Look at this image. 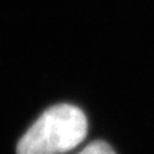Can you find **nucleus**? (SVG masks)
Segmentation results:
<instances>
[{
    "mask_svg": "<svg viewBox=\"0 0 154 154\" xmlns=\"http://www.w3.org/2000/svg\"><path fill=\"white\" fill-rule=\"evenodd\" d=\"M79 154H115V152L112 150V147L108 143H106L103 141H97V142L89 143Z\"/></svg>",
    "mask_w": 154,
    "mask_h": 154,
    "instance_id": "obj_2",
    "label": "nucleus"
},
{
    "mask_svg": "<svg viewBox=\"0 0 154 154\" xmlns=\"http://www.w3.org/2000/svg\"><path fill=\"white\" fill-rule=\"evenodd\" d=\"M88 122L76 106L48 108L18 142V154H62L77 147L87 137Z\"/></svg>",
    "mask_w": 154,
    "mask_h": 154,
    "instance_id": "obj_1",
    "label": "nucleus"
}]
</instances>
